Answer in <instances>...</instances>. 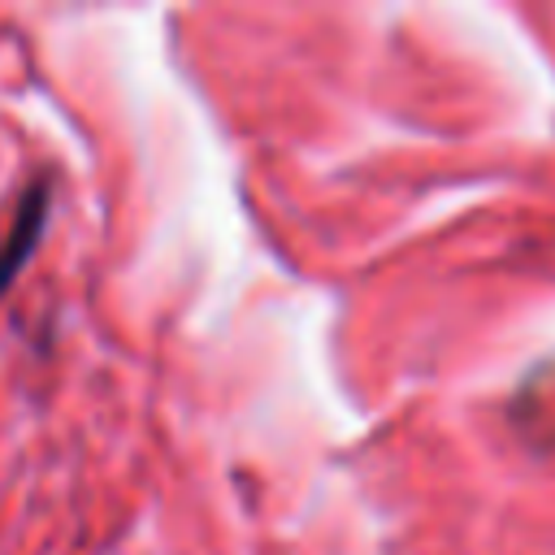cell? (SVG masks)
Segmentation results:
<instances>
[{
	"mask_svg": "<svg viewBox=\"0 0 555 555\" xmlns=\"http://www.w3.org/2000/svg\"><path fill=\"white\" fill-rule=\"evenodd\" d=\"M48 208H52V182L48 178H35L22 191L9 230L0 234V295L13 286V278L22 273V264L35 256V247L43 238V225H48Z\"/></svg>",
	"mask_w": 555,
	"mask_h": 555,
	"instance_id": "obj_1",
	"label": "cell"
}]
</instances>
